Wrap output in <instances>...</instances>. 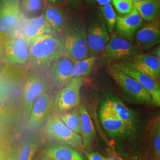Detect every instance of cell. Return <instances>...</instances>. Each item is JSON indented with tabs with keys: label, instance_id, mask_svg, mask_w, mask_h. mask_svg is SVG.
<instances>
[{
	"label": "cell",
	"instance_id": "24",
	"mask_svg": "<svg viewBox=\"0 0 160 160\" xmlns=\"http://www.w3.org/2000/svg\"><path fill=\"white\" fill-rule=\"evenodd\" d=\"M110 101L116 113L126 125L128 132L131 131L134 128L135 122L134 115L131 110L119 99L112 98Z\"/></svg>",
	"mask_w": 160,
	"mask_h": 160
},
{
	"label": "cell",
	"instance_id": "10",
	"mask_svg": "<svg viewBox=\"0 0 160 160\" xmlns=\"http://www.w3.org/2000/svg\"><path fill=\"white\" fill-rule=\"evenodd\" d=\"M6 59L10 64H24L29 60V43L22 38L7 40L4 43Z\"/></svg>",
	"mask_w": 160,
	"mask_h": 160
},
{
	"label": "cell",
	"instance_id": "4",
	"mask_svg": "<svg viewBox=\"0 0 160 160\" xmlns=\"http://www.w3.org/2000/svg\"><path fill=\"white\" fill-rule=\"evenodd\" d=\"M46 136L53 140L78 149L83 148L82 139L79 134L71 131L55 116L48 118L45 127Z\"/></svg>",
	"mask_w": 160,
	"mask_h": 160
},
{
	"label": "cell",
	"instance_id": "36",
	"mask_svg": "<svg viewBox=\"0 0 160 160\" xmlns=\"http://www.w3.org/2000/svg\"><path fill=\"white\" fill-rule=\"evenodd\" d=\"M152 53L154 56L158 58L160 60V45L156 49H155Z\"/></svg>",
	"mask_w": 160,
	"mask_h": 160
},
{
	"label": "cell",
	"instance_id": "43",
	"mask_svg": "<svg viewBox=\"0 0 160 160\" xmlns=\"http://www.w3.org/2000/svg\"><path fill=\"white\" fill-rule=\"evenodd\" d=\"M1 3H2V2L1 1V0H0V6H1Z\"/></svg>",
	"mask_w": 160,
	"mask_h": 160
},
{
	"label": "cell",
	"instance_id": "45",
	"mask_svg": "<svg viewBox=\"0 0 160 160\" xmlns=\"http://www.w3.org/2000/svg\"><path fill=\"white\" fill-rule=\"evenodd\" d=\"M87 1H90V0H87Z\"/></svg>",
	"mask_w": 160,
	"mask_h": 160
},
{
	"label": "cell",
	"instance_id": "31",
	"mask_svg": "<svg viewBox=\"0 0 160 160\" xmlns=\"http://www.w3.org/2000/svg\"><path fill=\"white\" fill-rule=\"evenodd\" d=\"M7 100V92L6 90L0 86V113L6 111L5 105Z\"/></svg>",
	"mask_w": 160,
	"mask_h": 160
},
{
	"label": "cell",
	"instance_id": "13",
	"mask_svg": "<svg viewBox=\"0 0 160 160\" xmlns=\"http://www.w3.org/2000/svg\"><path fill=\"white\" fill-rule=\"evenodd\" d=\"M134 49L131 42L118 33H113L103 51V57L110 61L119 59L132 55Z\"/></svg>",
	"mask_w": 160,
	"mask_h": 160
},
{
	"label": "cell",
	"instance_id": "29",
	"mask_svg": "<svg viewBox=\"0 0 160 160\" xmlns=\"http://www.w3.org/2000/svg\"><path fill=\"white\" fill-rule=\"evenodd\" d=\"M115 9L119 14L125 16L133 9V0H112Z\"/></svg>",
	"mask_w": 160,
	"mask_h": 160
},
{
	"label": "cell",
	"instance_id": "40",
	"mask_svg": "<svg viewBox=\"0 0 160 160\" xmlns=\"http://www.w3.org/2000/svg\"><path fill=\"white\" fill-rule=\"evenodd\" d=\"M40 160H52V159H51V158H46V157H42L41 158H40Z\"/></svg>",
	"mask_w": 160,
	"mask_h": 160
},
{
	"label": "cell",
	"instance_id": "19",
	"mask_svg": "<svg viewBox=\"0 0 160 160\" xmlns=\"http://www.w3.org/2000/svg\"><path fill=\"white\" fill-rule=\"evenodd\" d=\"M43 154L45 157L54 160H85L80 152L63 143L48 146Z\"/></svg>",
	"mask_w": 160,
	"mask_h": 160
},
{
	"label": "cell",
	"instance_id": "18",
	"mask_svg": "<svg viewBox=\"0 0 160 160\" xmlns=\"http://www.w3.org/2000/svg\"><path fill=\"white\" fill-rule=\"evenodd\" d=\"M74 62L66 57H62L53 61L50 69V77L54 86L59 87L69 81V77Z\"/></svg>",
	"mask_w": 160,
	"mask_h": 160
},
{
	"label": "cell",
	"instance_id": "14",
	"mask_svg": "<svg viewBox=\"0 0 160 160\" xmlns=\"http://www.w3.org/2000/svg\"><path fill=\"white\" fill-rule=\"evenodd\" d=\"M136 47L146 51L160 42V23L154 20L139 29L135 36Z\"/></svg>",
	"mask_w": 160,
	"mask_h": 160
},
{
	"label": "cell",
	"instance_id": "23",
	"mask_svg": "<svg viewBox=\"0 0 160 160\" xmlns=\"http://www.w3.org/2000/svg\"><path fill=\"white\" fill-rule=\"evenodd\" d=\"M43 16L53 31L57 33L62 32L65 26L66 18L61 10L55 6H48L45 9Z\"/></svg>",
	"mask_w": 160,
	"mask_h": 160
},
{
	"label": "cell",
	"instance_id": "28",
	"mask_svg": "<svg viewBox=\"0 0 160 160\" xmlns=\"http://www.w3.org/2000/svg\"><path fill=\"white\" fill-rule=\"evenodd\" d=\"M151 146L154 158L157 160L160 158V116L156 120L153 127Z\"/></svg>",
	"mask_w": 160,
	"mask_h": 160
},
{
	"label": "cell",
	"instance_id": "38",
	"mask_svg": "<svg viewBox=\"0 0 160 160\" xmlns=\"http://www.w3.org/2000/svg\"><path fill=\"white\" fill-rule=\"evenodd\" d=\"M48 1L50 3L54 4H57V3L60 2L62 1V0H48Z\"/></svg>",
	"mask_w": 160,
	"mask_h": 160
},
{
	"label": "cell",
	"instance_id": "41",
	"mask_svg": "<svg viewBox=\"0 0 160 160\" xmlns=\"http://www.w3.org/2000/svg\"><path fill=\"white\" fill-rule=\"evenodd\" d=\"M2 36H1V34H0V49H1V46H2Z\"/></svg>",
	"mask_w": 160,
	"mask_h": 160
},
{
	"label": "cell",
	"instance_id": "7",
	"mask_svg": "<svg viewBox=\"0 0 160 160\" xmlns=\"http://www.w3.org/2000/svg\"><path fill=\"white\" fill-rule=\"evenodd\" d=\"M99 116L104 129L110 137H120L128 133L126 125L116 113L110 100L103 103Z\"/></svg>",
	"mask_w": 160,
	"mask_h": 160
},
{
	"label": "cell",
	"instance_id": "1",
	"mask_svg": "<svg viewBox=\"0 0 160 160\" xmlns=\"http://www.w3.org/2000/svg\"><path fill=\"white\" fill-rule=\"evenodd\" d=\"M63 55L60 40L51 34L43 35L29 42V60L35 65L55 61Z\"/></svg>",
	"mask_w": 160,
	"mask_h": 160
},
{
	"label": "cell",
	"instance_id": "2",
	"mask_svg": "<svg viewBox=\"0 0 160 160\" xmlns=\"http://www.w3.org/2000/svg\"><path fill=\"white\" fill-rule=\"evenodd\" d=\"M63 55L74 63L87 58L88 46L83 26L77 24L67 29L60 38Z\"/></svg>",
	"mask_w": 160,
	"mask_h": 160
},
{
	"label": "cell",
	"instance_id": "22",
	"mask_svg": "<svg viewBox=\"0 0 160 160\" xmlns=\"http://www.w3.org/2000/svg\"><path fill=\"white\" fill-rule=\"evenodd\" d=\"M133 8L137 10L142 18L152 22L160 14V2L158 0H142L133 2Z\"/></svg>",
	"mask_w": 160,
	"mask_h": 160
},
{
	"label": "cell",
	"instance_id": "12",
	"mask_svg": "<svg viewBox=\"0 0 160 160\" xmlns=\"http://www.w3.org/2000/svg\"><path fill=\"white\" fill-rule=\"evenodd\" d=\"M143 24V20L136 9L124 16H117L116 30L118 34L132 42L136 33Z\"/></svg>",
	"mask_w": 160,
	"mask_h": 160
},
{
	"label": "cell",
	"instance_id": "37",
	"mask_svg": "<svg viewBox=\"0 0 160 160\" xmlns=\"http://www.w3.org/2000/svg\"><path fill=\"white\" fill-rule=\"evenodd\" d=\"M103 160H125L122 158H121L120 157H118V156H113V157H107L105 158L104 157Z\"/></svg>",
	"mask_w": 160,
	"mask_h": 160
},
{
	"label": "cell",
	"instance_id": "11",
	"mask_svg": "<svg viewBox=\"0 0 160 160\" xmlns=\"http://www.w3.org/2000/svg\"><path fill=\"white\" fill-rule=\"evenodd\" d=\"M20 7L16 1L2 2L0 6V34L6 36L10 34L19 20Z\"/></svg>",
	"mask_w": 160,
	"mask_h": 160
},
{
	"label": "cell",
	"instance_id": "9",
	"mask_svg": "<svg viewBox=\"0 0 160 160\" xmlns=\"http://www.w3.org/2000/svg\"><path fill=\"white\" fill-rule=\"evenodd\" d=\"M84 82L83 77H75L59 92L57 100L58 110L65 112L79 105L80 89Z\"/></svg>",
	"mask_w": 160,
	"mask_h": 160
},
{
	"label": "cell",
	"instance_id": "3",
	"mask_svg": "<svg viewBox=\"0 0 160 160\" xmlns=\"http://www.w3.org/2000/svg\"><path fill=\"white\" fill-rule=\"evenodd\" d=\"M108 72L117 85L126 96L139 103H153L149 93L137 80L112 65L109 67Z\"/></svg>",
	"mask_w": 160,
	"mask_h": 160
},
{
	"label": "cell",
	"instance_id": "42",
	"mask_svg": "<svg viewBox=\"0 0 160 160\" xmlns=\"http://www.w3.org/2000/svg\"><path fill=\"white\" fill-rule=\"evenodd\" d=\"M133 2H138V1H142V0H133Z\"/></svg>",
	"mask_w": 160,
	"mask_h": 160
},
{
	"label": "cell",
	"instance_id": "25",
	"mask_svg": "<svg viewBox=\"0 0 160 160\" xmlns=\"http://www.w3.org/2000/svg\"><path fill=\"white\" fill-rule=\"evenodd\" d=\"M97 60L96 57H90L74 63L69 77V80L70 81L75 77H84L89 74Z\"/></svg>",
	"mask_w": 160,
	"mask_h": 160
},
{
	"label": "cell",
	"instance_id": "33",
	"mask_svg": "<svg viewBox=\"0 0 160 160\" xmlns=\"http://www.w3.org/2000/svg\"><path fill=\"white\" fill-rule=\"evenodd\" d=\"M87 157L88 160H103L104 157L97 152H92L87 153Z\"/></svg>",
	"mask_w": 160,
	"mask_h": 160
},
{
	"label": "cell",
	"instance_id": "17",
	"mask_svg": "<svg viewBox=\"0 0 160 160\" xmlns=\"http://www.w3.org/2000/svg\"><path fill=\"white\" fill-rule=\"evenodd\" d=\"M132 67L157 81L160 74V60L154 55L141 53L134 56L133 62H128Z\"/></svg>",
	"mask_w": 160,
	"mask_h": 160
},
{
	"label": "cell",
	"instance_id": "8",
	"mask_svg": "<svg viewBox=\"0 0 160 160\" xmlns=\"http://www.w3.org/2000/svg\"><path fill=\"white\" fill-rule=\"evenodd\" d=\"M46 91V82L42 77L38 75L33 74L27 78L23 94V113L26 120L29 119L36 100Z\"/></svg>",
	"mask_w": 160,
	"mask_h": 160
},
{
	"label": "cell",
	"instance_id": "46",
	"mask_svg": "<svg viewBox=\"0 0 160 160\" xmlns=\"http://www.w3.org/2000/svg\"></svg>",
	"mask_w": 160,
	"mask_h": 160
},
{
	"label": "cell",
	"instance_id": "32",
	"mask_svg": "<svg viewBox=\"0 0 160 160\" xmlns=\"http://www.w3.org/2000/svg\"><path fill=\"white\" fill-rule=\"evenodd\" d=\"M9 119V113L6 110L5 112L0 113V130H1L6 123H7Z\"/></svg>",
	"mask_w": 160,
	"mask_h": 160
},
{
	"label": "cell",
	"instance_id": "26",
	"mask_svg": "<svg viewBox=\"0 0 160 160\" xmlns=\"http://www.w3.org/2000/svg\"><path fill=\"white\" fill-rule=\"evenodd\" d=\"M61 120L71 131L81 134V120L79 111L77 110L69 112L61 115Z\"/></svg>",
	"mask_w": 160,
	"mask_h": 160
},
{
	"label": "cell",
	"instance_id": "30",
	"mask_svg": "<svg viewBox=\"0 0 160 160\" xmlns=\"http://www.w3.org/2000/svg\"><path fill=\"white\" fill-rule=\"evenodd\" d=\"M22 6L26 12L29 14L37 13L42 8L43 0H22Z\"/></svg>",
	"mask_w": 160,
	"mask_h": 160
},
{
	"label": "cell",
	"instance_id": "34",
	"mask_svg": "<svg viewBox=\"0 0 160 160\" xmlns=\"http://www.w3.org/2000/svg\"><path fill=\"white\" fill-rule=\"evenodd\" d=\"M0 160H10V158H8L7 152L6 149L4 148L0 144Z\"/></svg>",
	"mask_w": 160,
	"mask_h": 160
},
{
	"label": "cell",
	"instance_id": "20",
	"mask_svg": "<svg viewBox=\"0 0 160 160\" xmlns=\"http://www.w3.org/2000/svg\"><path fill=\"white\" fill-rule=\"evenodd\" d=\"M79 113L83 149L86 152H88L91 149L92 141L96 136V131L91 117L87 111L86 103H83L81 104Z\"/></svg>",
	"mask_w": 160,
	"mask_h": 160
},
{
	"label": "cell",
	"instance_id": "15",
	"mask_svg": "<svg viewBox=\"0 0 160 160\" xmlns=\"http://www.w3.org/2000/svg\"><path fill=\"white\" fill-rule=\"evenodd\" d=\"M51 106V97L44 92L34 102L28 122V128L30 129L40 128L45 122Z\"/></svg>",
	"mask_w": 160,
	"mask_h": 160
},
{
	"label": "cell",
	"instance_id": "44",
	"mask_svg": "<svg viewBox=\"0 0 160 160\" xmlns=\"http://www.w3.org/2000/svg\"><path fill=\"white\" fill-rule=\"evenodd\" d=\"M157 160H160V158H158Z\"/></svg>",
	"mask_w": 160,
	"mask_h": 160
},
{
	"label": "cell",
	"instance_id": "5",
	"mask_svg": "<svg viewBox=\"0 0 160 160\" xmlns=\"http://www.w3.org/2000/svg\"><path fill=\"white\" fill-rule=\"evenodd\" d=\"M88 51L92 57L103 53L110 40L108 30L104 20L100 17L89 26L87 33Z\"/></svg>",
	"mask_w": 160,
	"mask_h": 160
},
{
	"label": "cell",
	"instance_id": "21",
	"mask_svg": "<svg viewBox=\"0 0 160 160\" xmlns=\"http://www.w3.org/2000/svg\"><path fill=\"white\" fill-rule=\"evenodd\" d=\"M41 140L37 135H30L19 143L10 160H32L39 148Z\"/></svg>",
	"mask_w": 160,
	"mask_h": 160
},
{
	"label": "cell",
	"instance_id": "27",
	"mask_svg": "<svg viewBox=\"0 0 160 160\" xmlns=\"http://www.w3.org/2000/svg\"><path fill=\"white\" fill-rule=\"evenodd\" d=\"M100 8L102 12L108 30L110 33H112L115 28L117 19L113 6L110 4L107 6H102Z\"/></svg>",
	"mask_w": 160,
	"mask_h": 160
},
{
	"label": "cell",
	"instance_id": "16",
	"mask_svg": "<svg viewBox=\"0 0 160 160\" xmlns=\"http://www.w3.org/2000/svg\"><path fill=\"white\" fill-rule=\"evenodd\" d=\"M53 32L51 26L47 22L43 14L38 17L27 19L23 24L21 32V38L28 42Z\"/></svg>",
	"mask_w": 160,
	"mask_h": 160
},
{
	"label": "cell",
	"instance_id": "39",
	"mask_svg": "<svg viewBox=\"0 0 160 160\" xmlns=\"http://www.w3.org/2000/svg\"><path fill=\"white\" fill-rule=\"evenodd\" d=\"M71 2H72V3H73V4H76V3H77L80 0H69Z\"/></svg>",
	"mask_w": 160,
	"mask_h": 160
},
{
	"label": "cell",
	"instance_id": "35",
	"mask_svg": "<svg viewBox=\"0 0 160 160\" xmlns=\"http://www.w3.org/2000/svg\"><path fill=\"white\" fill-rule=\"evenodd\" d=\"M98 4L102 6H105L110 4L112 0H96Z\"/></svg>",
	"mask_w": 160,
	"mask_h": 160
},
{
	"label": "cell",
	"instance_id": "6",
	"mask_svg": "<svg viewBox=\"0 0 160 160\" xmlns=\"http://www.w3.org/2000/svg\"><path fill=\"white\" fill-rule=\"evenodd\" d=\"M112 65L137 80L149 93L153 104L160 107V87L157 81L133 68L128 62L114 63Z\"/></svg>",
	"mask_w": 160,
	"mask_h": 160
}]
</instances>
